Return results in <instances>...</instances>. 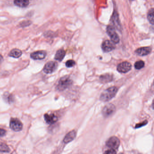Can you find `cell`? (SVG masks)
I'll return each instance as SVG.
<instances>
[{
  "label": "cell",
  "instance_id": "obj_1",
  "mask_svg": "<svg viewBox=\"0 0 154 154\" xmlns=\"http://www.w3.org/2000/svg\"><path fill=\"white\" fill-rule=\"evenodd\" d=\"M118 91V89L115 86L111 87L105 89L100 95V100L104 102L110 101L115 96Z\"/></svg>",
  "mask_w": 154,
  "mask_h": 154
},
{
  "label": "cell",
  "instance_id": "obj_2",
  "mask_svg": "<svg viewBox=\"0 0 154 154\" xmlns=\"http://www.w3.org/2000/svg\"><path fill=\"white\" fill-rule=\"evenodd\" d=\"M72 82L69 76H64L59 80L57 86V89L59 91H63L72 85Z\"/></svg>",
  "mask_w": 154,
  "mask_h": 154
},
{
  "label": "cell",
  "instance_id": "obj_3",
  "mask_svg": "<svg viewBox=\"0 0 154 154\" xmlns=\"http://www.w3.org/2000/svg\"><path fill=\"white\" fill-rule=\"evenodd\" d=\"M120 144V141L119 139L115 136L110 137L106 142V146L108 148L114 150L118 149Z\"/></svg>",
  "mask_w": 154,
  "mask_h": 154
},
{
  "label": "cell",
  "instance_id": "obj_4",
  "mask_svg": "<svg viewBox=\"0 0 154 154\" xmlns=\"http://www.w3.org/2000/svg\"><path fill=\"white\" fill-rule=\"evenodd\" d=\"M116 111V107L113 104H106L102 110V113L105 118H108L111 116Z\"/></svg>",
  "mask_w": 154,
  "mask_h": 154
},
{
  "label": "cell",
  "instance_id": "obj_5",
  "mask_svg": "<svg viewBox=\"0 0 154 154\" xmlns=\"http://www.w3.org/2000/svg\"><path fill=\"white\" fill-rule=\"evenodd\" d=\"M107 33L113 43L118 44L119 42V38L115 31L114 27L108 26L107 28Z\"/></svg>",
  "mask_w": 154,
  "mask_h": 154
},
{
  "label": "cell",
  "instance_id": "obj_6",
  "mask_svg": "<svg viewBox=\"0 0 154 154\" xmlns=\"http://www.w3.org/2000/svg\"><path fill=\"white\" fill-rule=\"evenodd\" d=\"M10 127L14 131H20L23 128V124L18 119L12 118L10 122Z\"/></svg>",
  "mask_w": 154,
  "mask_h": 154
},
{
  "label": "cell",
  "instance_id": "obj_7",
  "mask_svg": "<svg viewBox=\"0 0 154 154\" xmlns=\"http://www.w3.org/2000/svg\"><path fill=\"white\" fill-rule=\"evenodd\" d=\"M58 64L56 62L51 61L47 62L44 68V71L46 74H51L56 70Z\"/></svg>",
  "mask_w": 154,
  "mask_h": 154
},
{
  "label": "cell",
  "instance_id": "obj_8",
  "mask_svg": "<svg viewBox=\"0 0 154 154\" xmlns=\"http://www.w3.org/2000/svg\"><path fill=\"white\" fill-rule=\"evenodd\" d=\"M131 65L128 62H123L120 63L117 67V71L120 73H126L131 70Z\"/></svg>",
  "mask_w": 154,
  "mask_h": 154
},
{
  "label": "cell",
  "instance_id": "obj_9",
  "mask_svg": "<svg viewBox=\"0 0 154 154\" xmlns=\"http://www.w3.org/2000/svg\"><path fill=\"white\" fill-rule=\"evenodd\" d=\"M115 46L114 43L112 41L109 40H105L103 42L102 45V49L103 51L105 53H108L111 52L115 48Z\"/></svg>",
  "mask_w": 154,
  "mask_h": 154
},
{
  "label": "cell",
  "instance_id": "obj_10",
  "mask_svg": "<svg viewBox=\"0 0 154 154\" xmlns=\"http://www.w3.org/2000/svg\"><path fill=\"white\" fill-rule=\"evenodd\" d=\"M47 53L45 51H39L31 53L30 57L34 60H42L45 58Z\"/></svg>",
  "mask_w": 154,
  "mask_h": 154
},
{
  "label": "cell",
  "instance_id": "obj_11",
  "mask_svg": "<svg viewBox=\"0 0 154 154\" xmlns=\"http://www.w3.org/2000/svg\"><path fill=\"white\" fill-rule=\"evenodd\" d=\"M151 48L150 47H143L138 48L136 50L135 53L139 56H144L148 55L150 53Z\"/></svg>",
  "mask_w": 154,
  "mask_h": 154
},
{
  "label": "cell",
  "instance_id": "obj_12",
  "mask_svg": "<svg viewBox=\"0 0 154 154\" xmlns=\"http://www.w3.org/2000/svg\"><path fill=\"white\" fill-rule=\"evenodd\" d=\"M76 136L77 132L76 131L74 130L71 131L65 136V137L63 139V142L65 144H68L76 138Z\"/></svg>",
  "mask_w": 154,
  "mask_h": 154
},
{
  "label": "cell",
  "instance_id": "obj_13",
  "mask_svg": "<svg viewBox=\"0 0 154 154\" xmlns=\"http://www.w3.org/2000/svg\"><path fill=\"white\" fill-rule=\"evenodd\" d=\"M44 119L47 124H53L57 122L58 118L56 115L53 114H45L44 116Z\"/></svg>",
  "mask_w": 154,
  "mask_h": 154
},
{
  "label": "cell",
  "instance_id": "obj_14",
  "mask_svg": "<svg viewBox=\"0 0 154 154\" xmlns=\"http://www.w3.org/2000/svg\"><path fill=\"white\" fill-rule=\"evenodd\" d=\"M113 77L112 75L110 74H105L101 75L99 77V80L102 83H107L111 82L113 80Z\"/></svg>",
  "mask_w": 154,
  "mask_h": 154
},
{
  "label": "cell",
  "instance_id": "obj_15",
  "mask_svg": "<svg viewBox=\"0 0 154 154\" xmlns=\"http://www.w3.org/2000/svg\"><path fill=\"white\" fill-rule=\"evenodd\" d=\"M65 55H66L65 51L62 49H59L56 53L54 59L56 60L61 62L65 57Z\"/></svg>",
  "mask_w": 154,
  "mask_h": 154
},
{
  "label": "cell",
  "instance_id": "obj_16",
  "mask_svg": "<svg viewBox=\"0 0 154 154\" xmlns=\"http://www.w3.org/2000/svg\"><path fill=\"white\" fill-rule=\"evenodd\" d=\"M29 3V0H14L15 5L20 8H26Z\"/></svg>",
  "mask_w": 154,
  "mask_h": 154
},
{
  "label": "cell",
  "instance_id": "obj_17",
  "mask_svg": "<svg viewBox=\"0 0 154 154\" xmlns=\"http://www.w3.org/2000/svg\"><path fill=\"white\" fill-rule=\"evenodd\" d=\"M22 53L21 50L17 48L12 49L9 53L10 57L14 58H19L22 55Z\"/></svg>",
  "mask_w": 154,
  "mask_h": 154
},
{
  "label": "cell",
  "instance_id": "obj_18",
  "mask_svg": "<svg viewBox=\"0 0 154 154\" xmlns=\"http://www.w3.org/2000/svg\"><path fill=\"white\" fill-rule=\"evenodd\" d=\"M112 21L114 26L117 29H120L121 26L119 21V17L117 12H114L112 17Z\"/></svg>",
  "mask_w": 154,
  "mask_h": 154
},
{
  "label": "cell",
  "instance_id": "obj_19",
  "mask_svg": "<svg viewBox=\"0 0 154 154\" xmlns=\"http://www.w3.org/2000/svg\"><path fill=\"white\" fill-rule=\"evenodd\" d=\"M11 149L8 145L5 143L0 142V152L8 153L10 152Z\"/></svg>",
  "mask_w": 154,
  "mask_h": 154
},
{
  "label": "cell",
  "instance_id": "obj_20",
  "mask_svg": "<svg viewBox=\"0 0 154 154\" xmlns=\"http://www.w3.org/2000/svg\"><path fill=\"white\" fill-rule=\"evenodd\" d=\"M154 9H151L148 13L147 16L149 21L150 24L153 25H154Z\"/></svg>",
  "mask_w": 154,
  "mask_h": 154
},
{
  "label": "cell",
  "instance_id": "obj_21",
  "mask_svg": "<svg viewBox=\"0 0 154 154\" xmlns=\"http://www.w3.org/2000/svg\"><path fill=\"white\" fill-rule=\"evenodd\" d=\"M144 66H145V63L144 62L141 60L137 62L134 64V67H135V68L137 70H140L143 68Z\"/></svg>",
  "mask_w": 154,
  "mask_h": 154
},
{
  "label": "cell",
  "instance_id": "obj_22",
  "mask_svg": "<svg viewBox=\"0 0 154 154\" xmlns=\"http://www.w3.org/2000/svg\"><path fill=\"white\" fill-rule=\"evenodd\" d=\"M4 97L5 100H7L8 102L9 103H12L14 101L13 96L11 94H9V93H7V94L4 95Z\"/></svg>",
  "mask_w": 154,
  "mask_h": 154
},
{
  "label": "cell",
  "instance_id": "obj_23",
  "mask_svg": "<svg viewBox=\"0 0 154 154\" xmlns=\"http://www.w3.org/2000/svg\"><path fill=\"white\" fill-rule=\"evenodd\" d=\"M76 64V62L72 60H69L66 63V66L68 68H72Z\"/></svg>",
  "mask_w": 154,
  "mask_h": 154
},
{
  "label": "cell",
  "instance_id": "obj_24",
  "mask_svg": "<svg viewBox=\"0 0 154 154\" xmlns=\"http://www.w3.org/2000/svg\"><path fill=\"white\" fill-rule=\"evenodd\" d=\"M148 122L147 120H145V121L143 122H141V123H139L138 124H136V126H135V128H141V127H143V126H145L147 124Z\"/></svg>",
  "mask_w": 154,
  "mask_h": 154
},
{
  "label": "cell",
  "instance_id": "obj_25",
  "mask_svg": "<svg viewBox=\"0 0 154 154\" xmlns=\"http://www.w3.org/2000/svg\"><path fill=\"white\" fill-rule=\"evenodd\" d=\"M104 154H116L117 152H116V150L110 149H108V150H106L105 152H104Z\"/></svg>",
  "mask_w": 154,
  "mask_h": 154
},
{
  "label": "cell",
  "instance_id": "obj_26",
  "mask_svg": "<svg viewBox=\"0 0 154 154\" xmlns=\"http://www.w3.org/2000/svg\"><path fill=\"white\" fill-rule=\"evenodd\" d=\"M6 131L3 129L0 128V137H3L6 134Z\"/></svg>",
  "mask_w": 154,
  "mask_h": 154
},
{
  "label": "cell",
  "instance_id": "obj_27",
  "mask_svg": "<svg viewBox=\"0 0 154 154\" xmlns=\"http://www.w3.org/2000/svg\"><path fill=\"white\" fill-rule=\"evenodd\" d=\"M2 60H3V57H2V56L0 54V62L2 61Z\"/></svg>",
  "mask_w": 154,
  "mask_h": 154
}]
</instances>
